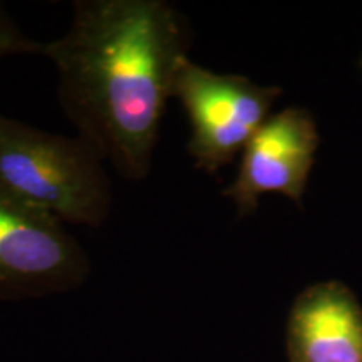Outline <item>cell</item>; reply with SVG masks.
<instances>
[{
    "mask_svg": "<svg viewBox=\"0 0 362 362\" xmlns=\"http://www.w3.org/2000/svg\"><path fill=\"white\" fill-rule=\"evenodd\" d=\"M188 47L187 21L165 0H81L66 34L40 54L56 66L79 138L123 178L141 181Z\"/></svg>",
    "mask_w": 362,
    "mask_h": 362,
    "instance_id": "6da1fadb",
    "label": "cell"
},
{
    "mask_svg": "<svg viewBox=\"0 0 362 362\" xmlns=\"http://www.w3.org/2000/svg\"><path fill=\"white\" fill-rule=\"evenodd\" d=\"M279 96L275 86L218 74L187 59L176 76L173 99L188 116V153L194 166L211 173L232 161L272 116Z\"/></svg>",
    "mask_w": 362,
    "mask_h": 362,
    "instance_id": "3957f363",
    "label": "cell"
},
{
    "mask_svg": "<svg viewBox=\"0 0 362 362\" xmlns=\"http://www.w3.org/2000/svg\"><path fill=\"white\" fill-rule=\"evenodd\" d=\"M317 146L319 134L309 112L298 107L275 112L247 143L237 178L225 194L242 215L252 214L267 193L300 202Z\"/></svg>",
    "mask_w": 362,
    "mask_h": 362,
    "instance_id": "5b68a950",
    "label": "cell"
},
{
    "mask_svg": "<svg viewBox=\"0 0 362 362\" xmlns=\"http://www.w3.org/2000/svg\"><path fill=\"white\" fill-rule=\"evenodd\" d=\"M89 260L64 223L0 185V300L78 287Z\"/></svg>",
    "mask_w": 362,
    "mask_h": 362,
    "instance_id": "277c9868",
    "label": "cell"
},
{
    "mask_svg": "<svg viewBox=\"0 0 362 362\" xmlns=\"http://www.w3.org/2000/svg\"><path fill=\"white\" fill-rule=\"evenodd\" d=\"M0 185L64 225L99 226L110 215L111 180L96 149L2 115Z\"/></svg>",
    "mask_w": 362,
    "mask_h": 362,
    "instance_id": "7a4b0ae2",
    "label": "cell"
},
{
    "mask_svg": "<svg viewBox=\"0 0 362 362\" xmlns=\"http://www.w3.org/2000/svg\"><path fill=\"white\" fill-rule=\"evenodd\" d=\"M292 362H362V310L339 282L309 287L288 320Z\"/></svg>",
    "mask_w": 362,
    "mask_h": 362,
    "instance_id": "8992f818",
    "label": "cell"
},
{
    "mask_svg": "<svg viewBox=\"0 0 362 362\" xmlns=\"http://www.w3.org/2000/svg\"><path fill=\"white\" fill-rule=\"evenodd\" d=\"M42 44L27 39L0 8V57L13 54H40Z\"/></svg>",
    "mask_w": 362,
    "mask_h": 362,
    "instance_id": "52a82bcc",
    "label": "cell"
}]
</instances>
